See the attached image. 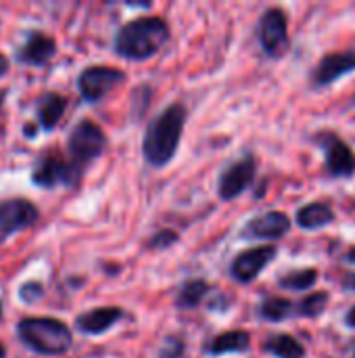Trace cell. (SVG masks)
I'll list each match as a JSON object with an SVG mask.
<instances>
[{
    "label": "cell",
    "instance_id": "484cf974",
    "mask_svg": "<svg viewBox=\"0 0 355 358\" xmlns=\"http://www.w3.org/2000/svg\"><path fill=\"white\" fill-rule=\"evenodd\" d=\"M167 344H169V346H165V348L161 350V358H182V355H184V344H182L180 340L169 338Z\"/></svg>",
    "mask_w": 355,
    "mask_h": 358
},
{
    "label": "cell",
    "instance_id": "4dcf8cb0",
    "mask_svg": "<svg viewBox=\"0 0 355 358\" xmlns=\"http://www.w3.org/2000/svg\"><path fill=\"white\" fill-rule=\"evenodd\" d=\"M25 132H27V136H33V126H25Z\"/></svg>",
    "mask_w": 355,
    "mask_h": 358
},
{
    "label": "cell",
    "instance_id": "8992f818",
    "mask_svg": "<svg viewBox=\"0 0 355 358\" xmlns=\"http://www.w3.org/2000/svg\"><path fill=\"white\" fill-rule=\"evenodd\" d=\"M259 44L268 57H282L289 48V23L282 8H268L257 27Z\"/></svg>",
    "mask_w": 355,
    "mask_h": 358
},
{
    "label": "cell",
    "instance_id": "4316f807",
    "mask_svg": "<svg viewBox=\"0 0 355 358\" xmlns=\"http://www.w3.org/2000/svg\"><path fill=\"white\" fill-rule=\"evenodd\" d=\"M345 325L347 327H352V329H355V306L345 315Z\"/></svg>",
    "mask_w": 355,
    "mask_h": 358
},
{
    "label": "cell",
    "instance_id": "1f68e13d",
    "mask_svg": "<svg viewBox=\"0 0 355 358\" xmlns=\"http://www.w3.org/2000/svg\"><path fill=\"white\" fill-rule=\"evenodd\" d=\"M0 358H6V352H4V346L0 344Z\"/></svg>",
    "mask_w": 355,
    "mask_h": 358
},
{
    "label": "cell",
    "instance_id": "5bb4252c",
    "mask_svg": "<svg viewBox=\"0 0 355 358\" xmlns=\"http://www.w3.org/2000/svg\"><path fill=\"white\" fill-rule=\"evenodd\" d=\"M56 52L54 38L42 34V31H29L25 44L17 50V61L23 65H46Z\"/></svg>",
    "mask_w": 355,
    "mask_h": 358
},
{
    "label": "cell",
    "instance_id": "7c38bea8",
    "mask_svg": "<svg viewBox=\"0 0 355 358\" xmlns=\"http://www.w3.org/2000/svg\"><path fill=\"white\" fill-rule=\"evenodd\" d=\"M355 71V50H343V52H331L322 57V61L316 65L312 73L314 86H331L339 78L354 73Z\"/></svg>",
    "mask_w": 355,
    "mask_h": 358
},
{
    "label": "cell",
    "instance_id": "8fae6325",
    "mask_svg": "<svg viewBox=\"0 0 355 358\" xmlns=\"http://www.w3.org/2000/svg\"><path fill=\"white\" fill-rule=\"evenodd\" d=\"M38 220V208L27 199H8L0 203V237L23 231Z\"/></svg>",
    "mask_w": 355,
    "mask_h": 358
},
{
    "label": "cell",
    "instance_id": "3957f363",
    "mask_svg": "<svg viewBox=\"0 0 355 358\" xmlns=\"http://www.w3.org/2000/svg\"><path fill=\"white\" fill-rule=\"evenodd\" d=\"M17 336L29 350L42 357H61L73 344L69 327L50 317L23 319L17 325Z\"/></svg>",
    "mask_w": 355,
    "mask_h": 358
},
{
    "label": "cell",
    "instance_id": "836d02e7",
    "mask_svg": "<svg viewBox=\"0 0 355 358\" xmlns=\"http://www.w3.org/2000/svg\"><path fill=\"white\" fill-rule=\"evenodd\" d=\"M0 319H2V304H0Z\"/></svg>",
    "mask_w": 355,
    "mask_h": 358
},
{
    "label": "cell",
    "instance_id": "f546056e",
    "mask_svg": "<svg viewBox=\"0 0 355 358\" xmlns=\"http://www.w3.org/2000/svg\"><path fill=\"white\" fill-rule=\"evenodd\" d=\"M345 260H347L349 264H355V248H354V250H349V252H347Z\"/></svg>",
    "mask_w": 355,
    "mask_h": 358
},
{
    "label": "cell",
    "instance_id": "83f0119b",
    "mask_svg": "<svg viewBox=\"0 0 355 358\" xmlns=\"http://www.w3.org/2000/svg\"><path fill=\"white\" fill-rule=\"evenodd\" d=\"M343 287L349 289V292H355V273L354 275H347V279L343 281Z\"/></svg>",
    "mask_w": 355,
    "mask_h": 358
},
{
    "label": "cell",
    "instance_id": "d4e9b609",
    "mask_svg": "<svg viewBox=\"0 0 355 358\" xmlns=\"http://www.w3.org/2000/svg\"><path fill=\"white\" fill-rule=\"evenodd\" d=\"M178 241V235L174 233V231H161V233H157V235H153V239H151V248L153 250H165V248H169V245H174Z\"/></svg>",
    "mask_w": 355,
    "mask_h": 358
},
{
    "label": "cell",
    "instance_id": "7402d4cb",
    "mask_svg": "<svg viewBox=\"0 0 355 358\" xmlns=\"http://www.w3.org/2000/svg\"><path fill=\"white\" fill-rule=\"evenodd\" d=\"M316 281H318V271L316 268H301V271H293V273H287L285 277H280L278 285L282 289L303 292V289H310L312 285H316Z\"/></svg>",
    "mask_w": 355,
    "mask_h": 358
},
{
    "label": "cell",
    "instance_id": "5b68a950",
    "mask_svg": "<svg viewBox=\"0 0 355 358\" xmlns=\"http://www.w3.org/2000/svg\"><path fill=\"white\" fill-rule=\"evenodd\" d=\"M80 176H82L80 168H75L71 162H65L59 153L50 151L40 157V162L31 174V180H33V185L44 187V189H50L56 185L75 187L80 182Z\"/></svg>",
    "mask_w": 355,
    "mask_h": 358
},
{
    "label": "cell",
    "instance_id": "e575fe53",
    "mask_svg": "<svg viewBox=\"0 0 355 358\" xmlns=\"http://www.w3.org/2000/svg\"><path fill=\"white\" fill-rule=\"evenodd\" d=\"M0 103H2V94H0Z\"/></svg>",
    "mask_w": 355,
    "mask_h": 358
},
{
    "label": "cell",
    "instance_id": "2e32d148",
    "mask_svg": "<svg viewBox=\"0 0 355 358\" xmlns=\"http://www.w3.org/2000/svg\"><path fill=\"white\" fill-rule=\"evenodd\" d=\"M335 220V210L324 203V201H316L310 206H303L297 214H295V222L299 224V229L303 231H318L328 227Z\"/></svg>",
    "mask_w": 355,
    "mask_h": 358
},
{
    "label": "cell",
    "instance_id": "d6986e66",
    "mask_svg": "<svg viewBox=\"0 0 355 358\" xmlns=\"http://www.w3.org/2000/svg\"><path fill=\"white\" fill-rule=\"evenodd\" d=\"M264 350L268 355L276 358H303L305 357V348L301 346V342H297L293 336L289 334H278V336H272L266 344H264Z\"/></svg>",
    "mask_w": 355,
    "mask_h": 358
},
{
    "label": "cell",
    "instance_id": "cb8c5ba5",
    "mask_svg": "<svg viewBox=\"0 0 355 358\" xmlns=\"http://www.w3.org/2000/svg\"><path fill=\"white\" fill-rule=\"evenodd\" d=\"M42 296H44V289H42V285L36 283V281H29V283L21 285V289H19V298H21L25 304H33V302L40 300Z\"/></svg>",
    "mask_w": 355,
    "mask_h": 358
},
{
    "label": "cell",
    "instance_id": "7a4b0ae2",
    "mask_svg": "<svg viewBox=\"0 0 355 358\" xmlns=\"http://www.w3.org/2000/svg\"><path fill=\"white\" fill-rule=\"evenodd\" d=\"M169 38V27L161 17H140L126 23L113 42V48L119 57L130 61L151 59L161 50Z\"/></svg>",
    "mask_w": 355,
    "mask_h": 358
},
{
    "label": "cell",
    "instance_id": "e0dca14e",
    "mask_svg": "<svg viewBox=\"0 0 355 358\" xmlns=\"http://www.w3.org/2000/svg\"><path fill=\"white\" fill-rule=\"evenodd\" d=\"M251 346V336L247 331H226L220 334L216 340H211L205 346V352L211 357H222V355H239V352H247Z\"/></svg>",
    "mask_w": 355,
    "mask_h": 358
},
{
    "label": "cell",
    "instance_id": "277c9868",
    "mask_svg": "<svg viewBox=\"0 0 355 358\" xmlns=\"http://www.w3.org/2000/svg\"><path fill=\"white\" fill-rule=\"evenodd\" d=\"M67 147H69L71 164L82 170V166L90 164L103 153V149L107 147V136L94 122L84 120L71 130Z\"/></svg>",
    "mask_w": 355,
    "mask_h": 358
},
{
    "label": "cell",
    "instance_id": "9c48e42d",
    "mask_svg": "<svg viewBox=\"0 0 355 358\" xmlns=\"http://www.w3.org/2000/svg\"><path fill=\"white\" fill-rule=\"evenodd\" d=\"M276 258V248L274 245H262V248H253V250H247L243 252L241 256L234 258L232 262V277L239 281V283H251L255 281L262 271Z\"/></svg>",
    "mask_w": 355,
    "mask_h": 358
},
{
    "label": "cell",
    "instance_id": "44dd1931",
    "mask_svg": "<svg viewBox=\"0 0 355 358\" xmlns=\"http://www.w3.org/2000/svg\"><path fill=\"white\" fill-rule=\"evenodd\" d=\"M259 317L264 321H270V323H280L285 319H289L293 313H295V306L291 300H285V298H268L262 302L259 306Z\"/></svg>",
    "mask_w": 355,
    "mask_h": 358
},
{
    "label": "cell",
    "instance_id": "603a6c76",
    "mask_svg": "<svg viewBox=\"0 0 355 358\" xmlns=\"http://www.w3.org/2000/svg\"><path fill=\"white\" fill-rule=\"evenodd\" d=\"M328 302H331V296L326 292H316V294L308 296L305 300H301V304L295 308V313L301 317H308V319H316L326 310Z\"/></svg>",
    "mask_w": 355,
    "mask_h": 358
},
{
    "label": "cell",
    "instance_id": "ffe728a7",
    "mask_svg": "<svg viewBox=\"0 0 355 358\" xmlns=\"http://www.w3.org/2000/svg\"><path fill=\"white\" fill-rule=\"evenodd\" d=\"M209 292V285L203 281V279H192V281H186L180 292H178V298H176V304L178 308H197L205 294Z\"/></svg>",
    "mask_w": 355,
    "mask_h": 358
},
{
    "label": "cell",
    "instance_id": "9a60e30c",
    "mask_svg": "<svg viewBox=\"0 0 355 358\" xmlns=\"http://www.w3.org/2000/svg\"><path fill=\"white\" fill-rule=\"evenodd\" d=\"M123 313L115 306H105V308H94L75 319V327L86 334V336H98L109 331L115 323H119Z\"/></svg>",
    "mask_w": 355,
    "mask_h": 358
},
{
    "label": "cell",
    "instance_id": "ac0fdd59",
    "mask_svg": "<svg viewBox=\"0 0 355 358\" xmlns=\"http://www.w3.org/2000/svg\"><path fill=\"white\" fill-rule=\"evenodd\" d=\"M65 99L56 92H46L40 101H38V120H40V126L44 130H52L63 113H65Z\"/></svg>",
    "mask_w": 355,
    "mask_h": 358
},
{
    "label": "cell",
    "instance_id": "6da1fadb",
    "mask_svg": "<svg viewBox=\"0 0 355 358\" xmlns=\"http://www.w3.org/2000/svg\"><path fill=\"white\" fill-rule=\"evenodd\" d=\"M184 120H186V111L182 105L176 103L169 105L151 122L142 141V153L153 168H163L174 159L182 138Z\"/></svg>",
    "mask_w": 355,
    "mask_h": 358
},
{
    "label": "cell",
    "instance_id": "ba28073f",
    "mask_svg": "<svg viewBox=\"0 0 355 358\" xmlns=\"http://www.w3.org/2000/svg\"><path fill=\"white\" fill-rule=\"evenodd\" d=\"M255 172H257V162L253 155H243L241 159H236L234 164H230L218 182V193L224 201H232L239 195H243L251 182L255 180Z\"/></svg>",
    "mask_w": 355,
    "mask_h": 358
},
{
    "label": "cell",
    "instance_id": "30bf717a",
    "mask_svg": "<svg viewBox=\"0 0 355 358\" xmlns=\"http://www.w3.org/2000/svg\"><path fill=\"white\" fill-rule=\"evenodd\" d=\"M324 145V166L326 172L335 178H345L355 172V153L352 147L335 134L322 136Z\"/></svg>",
    "mask_w": 355,
    "mask_h": 358
},
{
    "label": "cell",
    "instance_id": "52a82bcc",
    "mask_svg": "<svg viewBox=\"0 0 355 358\" xmlns=\"http://www.w3.org/2000/svg\"><path fill=\"white\" fill-rule=\"evenodd\" d=\"M126 80V73L109 67V65H92L88 69H84L77 78V90L82 94L84 101L88 103H96L98 99H103L105 94H109L119 82Z\"/></svg>",
    "mask_w": 355,
    "mask_h": 358
},
{
    "label": "cell",
    "instance_id": "4fadbf2b",
    "mask_svg": "<svg viewBox=\"0 0 355 358\" xmlns=\"http://www.w3.org/2000/svg\"><path fill=\"white\" fill-rule=\"evenodd\" d=\"M291 231V218L285 212H268L264 216H257L249 220L243 227V239L264 241V239H280Z\"/></svg>",
    "mask_w": 355,
    "mask_h": 358
},
{
    "label": "cell",
    "instance_id": "f1b7e54d",
    "mask_svg": "<svg viewBox=\"0 0 355 358\" xmlns=\"http://www.w3.org/2000/svg\"><path fill=\"white\" fill-rule=\"evenodd\" d=\"M8 71V59L4 55H0V78Z\"/></svg>",
    "mask_w": 355,
    "mask_h": 358
},
{
    "label": "cell",
    "instance_id": "d6a6232c",
    "mask_svg": "<svg viewBox=\"0 0 355 358\" xmlns=\"http://www.w3.org/2000/svg\"><path fill=\"white\" fill-rule=\"evenodd\" d=\"M352 107H355V94H354V99H352V103H349Z\"/></svg>",
    "mask_w": 355,
    "mask_h": 358
}]
</instances>
